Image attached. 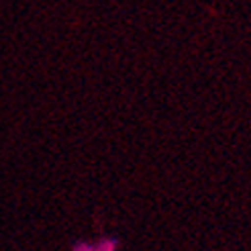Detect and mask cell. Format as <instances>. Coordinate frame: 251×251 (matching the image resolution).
<instances>
[{"label":"cell","mask_w":251,"mask_h":251,"mask_svg":"<svg viewBox=\"0 0 251 251\" xmlns=\"http://www.w3.org/2000/svg\"><path fill=\"white\" fill-rule=\"evenodd\" d=\"M76 251H94V247L88 245V243H78L76 245Z\"/></svg>","instance_id":"cell-2"},{"label":"cell","mask_w":251,"mask_h":251,"mask_svg":"<svg viewBox=\"0 0 251 251\" xmlns=\"http://www.w3.org/2000/svg\"><path fill=\"white\" fill-rule=\"evenodd\" d=\"M96 249L98 251H112V249H115V241H102Z\"/></svg>","instance_id":"cell-1"}]
</instances>
